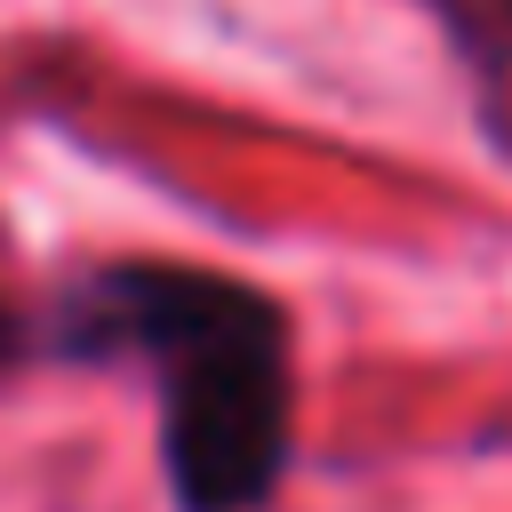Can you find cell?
Returning <instances> with one entry per match:
<instances>
[{
  "label": "cell",
  "mask_w": 512,
  "mask_h": 512,
  "mask_svg": "<svg viewBox=\"0 0 512 512\" xmlns=\"http://www.w3.org/2000/svg\"><path fill=\"white\" fill-rule=\"evenodd\" d=\"M0 368H136L176 512H264L296 448L288 312L240 272L120 256L0 304Z\"/></svg>",
  "instance_id": "cell-1"
},
{
  "label": "cell",
  "mask_w": 512,
  "mask_h": 512,
  "mask_svg": "<svg viewBox=\"0 0 512 512\" xmlns=\"http://www.w3.org/2000/svg\"><path fill=\"white\" fill-rule=\"evenodd\" d=\"M416 8L464 56L472 96H480V128H488L496 160H512V0H416Z\"/></svg>",
  "instance_id": "cell-2"
}]
</instances>
